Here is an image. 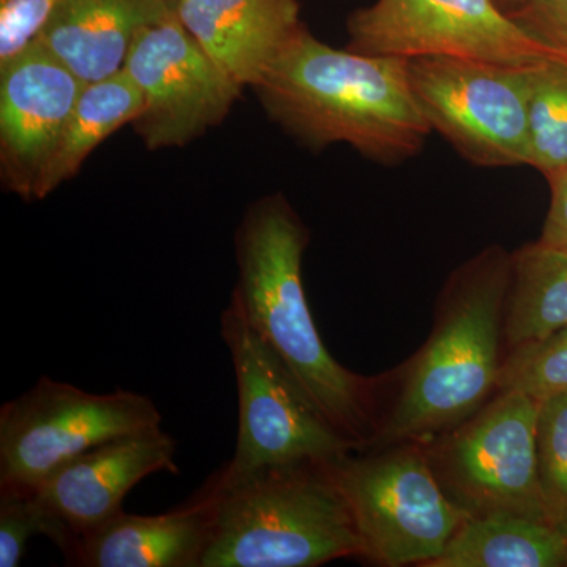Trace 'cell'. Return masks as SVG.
I'll list each match as a JSON object with an SVG mask.
<instances>
[{
	"label": "cell",
	"mask_w": 567,
	"mask_h": 567,
	"mask_svg": "<svg viewBox=\"0 0 567 567\" xmlns=\"http://www.w3.org/2000/svg\"><path fill=\"white\" fill-rule=\"evenodd\" d=\"M254 91L268 117L312 151L347 144L391 166L416 156L432 133L409 59L334 50L306 28Z\"/></svg>",
	"instance_id": "1"
},
{
	"label": "cell",
	"mask_w": 567,
	"mask_h": 567,
	"mask_svg": "<svg viewBox=\"0 0 567 567\" xmlns=\"http://www.w3.org/2000/svg\"><path fill=\"white\" fill-rule=\"evenodd\" d=\"M308 244V229L282 194L257 200L235 234L238 281L230 298L309 401L358 446L369 427V385L331 357L317 331L301 278Z\"/></svg>",
	"instance_id": "2"
},
{
	"label": "cell",
	"mask_w": 567,
	"mask_h": 567,
	"mask_svg": "<svg viewBox=\"0 0 567 567\" xmlns=\"http://www.w3.org/2000/svg\"><path fill=\"white\" fill-rule=\"evenodd\" d=\"M331 462L219 472L207 481L215 522L203 567H315L364 557Z\"/></svg>",
	"instance_id": "3"
},
{
	"label": "cell",
	"mask_w": 567,
	"mask_h": 567,
	"mask_svg": "<svg viewBox=\"0 0 567 567\" xmlns=\"http://www.w3.org/2000/svg\"><path fill=\"white\" fill-rule=\"evenodd\" d=\"M513 254L488 248L451 279L442 315L393 412L382 443L424 440L465 423L498 388Z\"/></svg>",
	"instance_id": "4"
},
{
	"label": "cell",
	"mask_w": 567,
	"mask_h": 567,
	"mask_svg": "<svg viewBox=\"0 0 567 567\" xmlns=\"http://www.w3.org/2000/svg\"><path fill=\"white\" fill-rule=\"evenodd\" d=\"M162 427L147 395L93 394L40 377L0 409V494H32L66 462L112 440Z\"/></svg>",
	"instance_id": "5"
},
{
	"label": "cell",
	"mask_w": 567,
	"mask_h": 567,
	"mask_svg": "<svg viewBox=\"0 0 567 567\" xmlns=\"http://www.w3.org/2000/svg\"><path fill=\"white\" fill-rule=\"evenodd\" d=\"M221 338L233 360L238 391V436L226 472L347 456L354 445L303 393L286 365L248 322L237 301L221 316Z\"/></svg>",
	"instance_id": "6"
},
{
	"label": "cell",
	"mask_w": 567,
	"mask_h": 567,
	"mask_svg": "<svg viewBox=\"0 0 567 567\" xmlns=\"http://www.w3.org/2000/svg\"><path fill=\"white\" fill-rule=\"evenodd\" d=\"M330 468L352 511L364 558L380 565H431L470 517L420 451L347 454Z\"/></svg>",
	"instance_id": "7"
},
{
	"label": "cell",
	"mask_w": 567,
	"mask_h": 567,
	"mask_svg": "<svg viewBox=\"0 0 567 567\" xmlns=\"http://www.w3.org/2000/svg\"><path fill=\"white\" fill-rule=\"evenodd\" d=\"M347 50L393 58H454L529 66L567 62L529 35L498 0H375L347 20Z\"/></svg>",
	"instance_id": "8"
},
{
	"label": "cell",
	"mask_w": 567,
	"mask_h": 567,
	"mask_svg": "<svg viewBox=\"0 0 567 567\" xmlns=\"http://www.w3.org/2000/svg\"><path fill=\"white\" fill-rule=\"evenodd\" d=\"M532 66L470 59L410 61V80L432 132L481 167L528 166Z\"/></svg>",
	"instance_id": "9"
},
{
	"label": "cell",
	"mask_w": 567,
	"mask_h": 567,
	"mask_svg": "<svg viewBox=\"0 0 567 567\" xmlns=\"http://www.w3.org/2000/svg\"><path fill=\"white\" fill-rule=\"evenodd\" d=\"M539 401L502 391L443 446L442 486L470 516L513 514L547 522L537 477Z\"/></svg>",
	"instance_id": "10"
},
{
	"label": "cell",
	"mask_w": 567,
	"mask_h": 567,
	"mask_svg": "<svg viewBox=\"0 0 567 567\" xmlns=\"http://www.w3.org/2000/svg\"><path fill=\"white\" fill-rule=\"evenodd\" d=\"M123 70L142 95L133 125L148 151L183 147L219 125L244 89L212 61L175 11L137 32Z\"/></svg>",
	"instance_id": "11"
},
{
	"label": "cell",
	"mask_w": 567,
	"mask_h": 567,
	"mask_svg": "<svg viewBox=\"0 0 567 567\" xmlns=\"http://www.w3.org/2000/svg\"><path fill=\"white\" fill-rule=\"evenodd\" d=\"M84 87L40 40L0 65V166L11 193L35 199L41 174Z\"/></svg>",
	"instance_id": "12"
},
{
	"label": "cell",
	"mask_w": 567,
	"mask_h": 567,
	"mask_svg": "<svg viewBox=\"0 0 567 567\" xmlns=\"http://www.w3.org/2000/svg\"><path fill=\"white\" fill-rule=\"evenodd\" d=\"M175 447L177 443L162 427L122 436L66 462L32 494L69 529L73 543L117 517L125 496L145 477L162 472L178 475Z\"/></svg>",
	"instance_id": "13"
},
{
	"label": "cell",
	"mask_w": 567,
	"mask_h": 567,
	"mask_svg": "<svg viewBox=\"0 0 567 567\" xmlns=\"http://www.w3.org/2000/svg\"><path fill=\"white\" fill-rule=\"evenodd\" d=\"M215 499L205 483L185 503L158 516L117 517L76 537L66 563L82 567H203L212 539Z\"/></svg>",
	"instance_id": "14"
},
{
	"label": "cell",
	"mask_w": 567,
	"mask_h": 567,
	"mask_svg": "<svg viewBox=\"0 0 567 567\" xmlns=\"http://www.w3.org/2000/svg\"><path fill=\"white\" fill-rule=\"evenodd\" d=\"M300 0H174L178 20L212 61L256 87L305 28Z\"/></svg>",
	"instance_id": "15"
},
{
	"label": "cell",
	"mask_w": 567,
	"mask_h": 567,
	"mask_svg": "<svg viewBox=\"0 0 567 567\" xmlns=\"http://www.w3.org/2000/svg\"><path fill=\"white\" fill-rule=\"evenodd\" d=\"M174 13V0H61L41 43L85 84L123 69L134 37Z\"/></svg>",
	"instance_id": "16"
},
{
	"label": "cell",
	"mask_w": 567,
	"mask_h": 567,
	"mask_svg": "<svg viewBox=\"0 0 567 567\" xmlns=\"http://www.w3.org/2000/svg\"><path fill=\"white\" fill-rule=\"evenodd\" d=\"M567 536L547 522L470 516L429 567H566Z\"/></svg>",
	"instance_id": "17"
},
{
	"label": "cell",
	"mask_w": 567,
	"mask_h": 567,
	"mask_svg": "<svg viewBox=\"0 0 567 567\" xmlns=\"http://www.w3.org/2000/svg\"><path fill=\"white\" fill-rule=\"evenodd\" d=\"M142 110V95L125 70L85 84L58 147L41 174L35 199H44L63 182L71 181L96 147Z\"/></svg>",
	"instance_id": "18"
},
{
	"label": "cell",
	"mask_w": 567,
	"mask_h": 567,
	"mask_svg": "<svg viewBox=\"0 0 567 567\" xmlns=\"http://www.w3.org/2000/svg\"><path fill=\"white\" fill-rule=\"evenodd\" d=\"M567 327V249L525 245L513 254L505 336L511 350Z\"/></svg>",
	"instance_id": "19"
},
{
	"label": "cell",
	"mask_w": 567,
	"mask_h": 567,
	"mask_svg": "<svg viewBox=\"0 0 567 567\" xmlns=\"http://www.w3.org/2000/svg\"><path fill=\"white\" fill-rule=\"evenodd\" d=\"M528 166L550 178L567 167V62L532 66Z\"/></svg>",
	"instance_id": "20"
},
{
	"label": "cell",
	"mask_w": 567,
	"mask_h": 567,
	"mask_svg": "<svg viewBox=\"0 0 567 567\" xmlns=\"http://www.w3.org/2000/svg\"><path fill=\"white\" fill-rule=\"evenodd\" d=\"M536 453L548 524L567 536V391L539 401Z\"/></svg>",
	"instance_id": "21"
},
{
	"label": "cell",
	"mask_w": 567,
	"mask_h": 567,
	"mask_svg": "<svg viewBox=\"0 0 567 567\" xmlns=\"http://www.w3.org/2000/svg\"><path fill=\"white\" fill-rule=\"evenodd\" d=\"M498 390H517L544 401L567 391V327L514 349L503 363Z\"/></svg>",
	"instance_id": "22"
},
{
	"label": "cell",
	"mask_w": 567,
	"mask_h": 567,
	"mask_svg": "<svg viewBox=\"0 0 567 567\" xmlns=\"http://www.w3.org/2000/svg\"><path fill=\"white\" fill-rule=\"evenodd\" d=\"M50 537L63 551L71 535L41 506L33 494H0V567H18L24 557L29 539Z\"/></svg>",
	"instance_id": "23"
},
{
	"label": "cell",
	"mask_w": 567,
	"mask_h": 567,
	"mask_svg": "<svg viewBox=\"0 0 567 567\" xmlns=\"http://www.w3.org/2000/svg\"><path fill=\"white\" fill-rule=\"evenodd\" d=\"M61 0H0V65L40 39Z\"/></svg>",
	"instance_id": "24"
},
{
	"label": "cell",
	"mask_w": 567,
	"mask_h": 567,
	"mask_svg": "<svg viewBox=\"0 0 567 567\" xmlns=\"http://www.w3.org/2000/svg\"><path fill=\"white\" fill-rule=\"evenodd\" d=\"M506 11L529 35L567 55V0H517Z\"/></svg>",
	"instance_id": "25"
},
{
	"label": "cell",
	"mask_w": 567,
	"mask_h": 567,
	"mask_svg": "<svg viewBox=\"0 0 567 567\" xmlns=\"http://www.w3.org/2000/svg\"><path fill=\"white\" fill-rule=\"evenodd\" d=\"M547 181L551 199L539 244L567 249V167Z\"/></svg>",
	"instance_id": "26"
},
{
	"label": "cell",
	"mask_w": 567,
	"mask_h": 567,
	"mask_svg": "<svg viewBox=\"0 0 567 567\" xmlns=\"http://www.w3.org/2000/svg\"><path fill=\"white\" fill-rule=\"evenodd\" d=\"M498 2H499V0H498ZM502 2H505V3H513V6H514V3H516V2H517V0H502Z\"/></svg>",
	"instance_id": "27"
},
{
	"label": "cell",
	"mask_w": 567,
	"mask_h": 567,
	"mask_svg": "<svg viewBox=\"0 0 567 567\" xmlns=\"http://www.w3.org/2000/svg\"><path fill=\"white\" fill-rule=\"evenodd\" d=\"M566 567H567V558H566Z\"/></svg>",
	"instance_id": "28"
}]
</instances>
